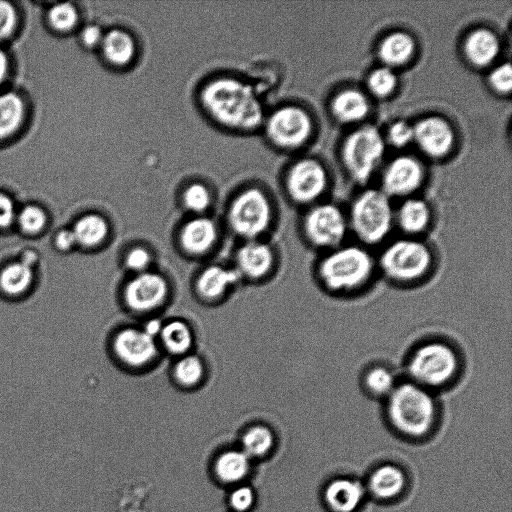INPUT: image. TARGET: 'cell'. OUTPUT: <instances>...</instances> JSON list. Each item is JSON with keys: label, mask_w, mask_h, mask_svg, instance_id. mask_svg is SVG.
<instances>
[{"label": "cell", "mask_w": 512, "mask_h": 512, "mask_svg": "<svg viewBox=\"0 0 512 512\" xmlns=\"http://www.w3.org/2000/svg\"><path fill=\"white\" fill-rule=\"evenodd\" d=\"M383 401L387 423L404 439L424 440L437 427L440 410L436 393L408 379L399 381Z\"/></svg>", "instance_id": "obj_1"}, {"label": "cell", "mask_w": 512, "mask_h": 512, "mask_svg": "<svg viewBox=\"0 0 512 512\" xmlns=\"http://www.w3.org/2000/svg\"><path fill=\"white\" fill-rule=\"evenodd\" d=\"M376 273V256L359 243H343L323 252L315 266L321 288L337 296L359 293L368 287Z\"/></svg>", "instance_id": "obj_2"}, {"label": "cell", "mask_w": 512, "mask_h": 512, "mask_svg": "<svg viewBox=\"0 0 512 512\" xmlns=\"http://www.w3.org/2000/svg\"><path fill=\"white\" fill-rule=\"evenodd\" d=\"M462 367L460 352L452 343L439 338L419 342L405 360L406 379L434 393L454 384Z\"/></svg>", "instance_id": "obj_3"}, {"label": "cell", "mask_w": 512, "mask_h": 512, "mask_svg": "<svg viewBox=\"0 0 512 512\" xmlns=\"http://www.w3.org/2000/svg\"><path fill=\"white\" fill-rule=\"evenodd\" d=\"M378 272L398 286L426 280L436 265L434 249L420 237L403 236L385 242L376 256Z\"/></svg>", "instance_id": "obj_4"}, {"label": "cell", "mask_w": 512, "mask_h": 512, "mask_svg": "<svg viewBox=\"0 0 512 512\" xmlns=\"http://www.w3.org/2000/svg\"><path fill=\"white\" fill-rule=\"evenodd\" d=\"M201 98L209 113L226 126L251 129L262 121V107L253 89L235 79L209 83Z\"/></svg>", "instance_id": "obj_5"}, {"label": "cell", "mask_w": 512, "mask_h": 512, "mask_svg": "<svg viewBox=\"0 0 512 512\" xmlns=\"http://www.w3.org/2000/svg\"><path fill=\"white\" fill-rule=\"evenodd\" d=\"M347 220L359 244L370 249L386 242L395 224L389 197L375 189L364 191L354 200Z\"/></svg>", "instance_id": "obj_6"}, {"label": "cell", "mask_w": 512, "mask_h": 512, "mask_svg": "<svg viewBox=\"0 0 512 512\" xmlns=\"http://www.w3.org/2000/svg\"><path fill=\"white\" fill-rule=\"evenodd\" d=\"M385 151L382 135L374 126H363L345 139L341 157L349 176L357 183H365L372 176Z\"/></svg>", "instance_id": "obj_7"}, {"label": "cell", "mask_w": 512, "mask_h": 512, "mask_svg": "<svg viewBox=\"0 0 512 512\" xmlns=\"http://www.w3.org/2000/svg\"><path fill=\"white\" fill-rule=\"evenodd\" d=\"M348 229L347 217L339 207L329 203L314 206L303 222L306 240L322 253L343 244Z\"/></svg>", "instance_id": "obj_8"}, {"label": "cell", "mask_w": 512, "mask_h": 512, "mask_svg": "<svg viewBox=\"0 0 512 512\" xmlns=\"http://www.w3.org/2000/svg\"><path fill=\"white\" fill-rule=\"evenodd\" d=\"M271 219L270 205L257 189L240 194L232 203L229 221L232 229L240 236L253 238L263 233Z\"/></svg>", "instance_id": "obj_9"}, {"label": "cell", "mask_w": 512, "mask_h": 512, "mask_svg": "<svg viewBox=\"0 0 512 512\" xmlns=\"http://www.w3.org/2000/svg\"><path fill=\"white\" fill-rule=\"evenodd\" d=\"M312 128L309 114L296 106H285L276 110L267 123L269 137L285 148H296L305 143Z\"/></svg>", "instance_id": "obj_10"}, {"label": "cell", "mask_w": 512, "mask_h": 512, "mask_svg": "<svg viewBox=\"0 0 512 512\" xmlns=\"http://www.w3.org/2000/svg\"><path fill=\"white\" fill-rule=\"evenodd\" d=\"M327 187V173L315 159H302L290 169L287 189L297 202L310 203L318 199Z\"/></svg>", "instance_id": "obj_11"}, {"label": "cell", "mask_w": 512, "mask_h": 512, "mask_svg": "<svg viewBox=\"0 0 512 512\" xmlns=\"http://www.w3.org/2000/svg\"><path fill=\"white\" fill-rule=\"evenodd\" d=\"M413 141L425 155L442 158L451 151L455 134L450 123L444 118L428 116L413 126Z\"/></svg>", "instance_id": "obj_12"}, {"label": "cell", "mask_w": 512, "mask_h": 512, "mask_svg": "<svg viewBox=\"0 0 512 512\" xmlns=\"http://www.w3.org/2000/svg\"><path fill=\"white\" fill-rule=\"evenodd\" d=\"M166 280L154 272H141L134 276L124 289L127 306L137 312H147L158 307L166 298Z\"/></svg>", "instance_id": "obj_13"}, {"label": "cell", "mask_w": 512, "mask_h": 512, "mask_svg": "<svg viewBox=\"0 0 512 512\" xmlns=\"http://www.w3.org/2000/svg\"><path fill=\"white\" fill-rule=\"evenodd\" d=\"M364 482L367 496L389 503L401 498L408 487L406 471L394 463H382L371 470Z\"/></svg>", "instance_id": "obj_14"}, {"label": "cell", "mask_w": 512, "mask_h": 512, "mask_svg": "<svg viewBox=\"0 0 512 512\" xmlns=\"http://www.w3.org/2000/svg\"><path fill=\"white\" fill-rule=\"evenodd\" d=\"M367 497L364 482L350 476L332 478L322 490V501L329 512H357Z\"/></svg>", "instance_id": "obj_15"}, {"label": "cell", "mask_w": 512, "mask_h": 512, "mask_svg": "<svg viewBox=\"0 0 512 512\" xmlns=\"http://www.w3.org/2000/svg\"><path fill=\"white\" fill-rule=\"evenodd\" d=\"M423 179V167L417 159L399 156L384 171L383 192L387 196H407L419 188Z\"/></svg>", "instance_id": "obj_16"}, {"label": "cell", "mask_w": 512, "mask_h": 512, "mask_svg": "<svg viewBox=\"0 0 512 512\" xmlns=\"http://www.w3.org/2000/svg\"><path fill=\"white\" fill-rule=\"evenodd\" d=\"M113 349L122 362L132 367L146 365L157 354L155 338L137 328L120 330L114 338Z\"/></svg>", "instance_id": "obj_17"}, {"label": "cell", "mask_w": 512, "mask_h": 512, "mask_svg": "<svg viewBox=\"0 0 512 512\" xmlns=\"http://www.w3.org/2000/svg\"><path fill=\"white\" fill-rule=\"evenodd\" d=\"M463 50L466 59L472 65L485 67L498 57L500 41L493 31L487 28H477L466 36Z\"/></svg>", "instance_id": "obj_18"}, {"label": "cell", "mask_w": 512, "mask_h": 512, "mask_svg": "<svg viewBox=\"0 0 512 512\" xmlns=\"http://www.w3.org/2000/svg\"><path fill=\"white\" fill-rule=\"evenodd\" d=\"M394 222L404 236L419 237L430 225L431 210L424 200L409 198L394 213Z\"/></svg>", "instance_id": "obj_19"}, {"label": "cell", "mask_w": 512, "mask_h": 512, "mask_svg": "<svg viewBox=\"0 0 512 512\" xmlns=\"http://www.w3.org/2000/svg\"><path fill=\"white\" fill-rule=\"evenodd\" d=\"M236 259L237 271L249 278L256 279L264 276L271 269L273 253L268 245L250 241L239 249Z\"/></svg>", "instance_id": "obj_20"}, {"label": "cell", "mask_w": 512, "mask_h": 512, "mask_svg": "<svg viewBox=\"0 0 512 512\" xmlns=\"http://www.w3.org/2000/svg\"><path fill=\"white\" fill-rule=\"evenodd\" d=\"M330 109L334 118L341 123H356L369 112V102L361 91L353 88L338 92L332 99Z\"/></svg>", "instance_id": "obj_21"}, {"label": "cell", "mask_w": 512, "mask_h": 512, "mask_svg": "<svg viewBox=\"0 0 512 512\" xmlns=\"http://www.w3.org/2000/svg\"><path fill=\"white\" fill-rule=\"evenodd\" d=\"M415 41L405 31L387 34L380 42L378 56L384 66L392 68L406 64L415 53Z\"/></svg>", "instance_id": "obj_22"}, {"label": "cell", "mask_w": 512, "mask_h": 512, "mask_svg": "<svg viewBox=\"0 0 512 512\" xmlns=\"http://www.w3.org/2000/svg\"><path fill=\"white\" fill-rule=\"evenodd\" d=\"M183 248L191 254H202L216 240V227L208 218L198 217L185 224L180 236Z\"/></svg>", "instance_id": "obj_23"}, {"label": "cell", "mask_w": 512, "mask_h": 512, "mask_svg": "<svg viewBox=\"0 0 512 512\" xmlns=\"http://www.w3.org/2000/svg\"><path fill=\"white\" fill-rule=\"evenodd\" d=\"M400 380L395 372L384 364L367 367L361 377L364 391L372 398L385 400Z\"/></svg>", "instance_id": "obj_24"}, {"label": "cell", "mask_w": 512, "mask_h": 512, "mask_svg": "<svg viewBox=\"0 0 512 512\" xmlns=\"http://www.w3.org/2000/svg\"><path fill=\"white\" fill-rule=\"evenodd\" d=\"M239 277L240 273L237 270L210 266L200 274L197 289L202 296L213 299L221 296L239 280Z\"/></svg>", "instance_id": "obj_25"}, {"label": "cell", "mask_w": 512, "mask_h": 512, "mask_svg": "<svg viewBox=\"0 0 512 512\" xmlns=\"http://www.w3.org/2000/svg\"><path fill=\"white\" fill-rule=\"evenodd\" d=\"M25 118V104L17 93L0 94V142L13 136Z\"/></svg>", "instance_id": "obj_26"}, {"label": "cell", "mask_w": 512, "mask_h": 512, "mask_svg": "<svg viewBox=\"0 0 512 512\" xmlns=\"http://www.w3.org/2000/svg\"><path fill=\"white\" fill-rule=\"evenodd\" d=\"M248 456L241 451H226L218 456L214 465L217 479L225 484L242 480L248 473Z\"/></svg>", "instance_id": "obj_27"}, {"label": "cell", "mask_w": 512, "mask_h": 512, "mask_svg": "<svg viewBox=\"0 0 512 512\" xmlns=\"http://www.w3.org/2000/svg\"><path fill=\"white\" fill-rule=\"evenodd\" d=\"M101 45L105 58L112 64L125 65L134 56V41L122 30L109 31L103 36Z\"/></svg>", "instance_id": "obj_28"}, {"label": "cell", "mask_w": 512, "mask_h": 512, "mask_svg": "<svg viewBox=\"0 0 512 512\" xmlns=\"http://www.w3.org/2000/svg\"><path fill=\"white\" fill-rule=\"evenodd\" d=\"M72 232L77 244L84 247H94L106 238L108 225L101 216L89 214L81 217L75 223Z\"/></svg>", "instance_id": "obj_29"}, {"label": "cell", "mask_w": 512, "mask_h": 512, "mask_svg": "<svg viewBox=\"0 0 512 512\" xmlns=\"http://www.w3.org/2000/svg\"><path fill=\"white\" fill-rule=\"evenodd\" d=\"M166 350L174 355L185 354L192 345V332L181 320H172L162 326L159 334Z\"/></svg>", "instance_id": "obj_30"}, {"label": "cell", "mask_w": 512, "mask_h": 512, "mask_svg": "<svg viewBox=\"0 0 512 512\" xmlns=\"http://www.w3.org/2000/svg\"><path fill=\"white\" fill-rule=\"evenodd\" d=\"M32 282V271L25 263H13L0 273V288L8 295L25 292Z\"/></svg>", "instance_id": "obj_31"}, {"label": "cell", "mask_w": 512, "mask_h": 512, "mask_svg": "<svg viewBox=\"0 0 512 512\" xmlns=\"http://www.w3.org/2000/svg\"><path fill=\"white\" fill-rule=\"evenodd\" d=\"M273 445V433L266 426H253L242 436L243 452L248 457H263L271 451Z\"/></svg>", "instance_id": "obj_32"}, {"label": "cell", "mask_w": 512, "mask_h": 512, "mask_svg": "<svg viewBox=\"0 0 512 512\" xmlns=\"http://www.w3.org/2000/svg\"><path fill=\"white\" fill-rule=\"evenodd\" d=\"M204 368L202 361L195 355L181 357L174 367L176 380L185 386L195 385L203 376Z\"/></svg>", "instance_id": "obj_33"}, {"label": "cell", "mask_w": 512, "mask_h": 512, "mask_svg": "<svg viewBox=\"0 0 512 512\" xmlns=\"http://www.w3.org/2000/svg\"><path fill=\"white\" fill-rule=\"evenodd\" d=\"M397 78L393 70L382 66L374 69L367 78V86L370 92L380 98L389 96L395 90Z\"/></svg>", "instance_id": "obj_34"}, {"label": "cell", "mask_w": 512, "mask_h": 512, "mask_svg": "<svg viewBox=\"0 0 512 512\" xmlns=\"http://www.w3.org/2000/svg\"><path fill=\"white\" fill-rule=\"evenodd\" d=\"M51 27L58 32H67L74 28L78 21L76 8L70 3H59L48 12Z\"/></svg>", "instance_id": "obj_35"}, {"label": "cell", "mask_w": 512, "mask_h": 512, "mask_svg": "<svg viewBox=\"0 0 512 512\" xmlns=\"http://www.w3.org/2000/svg\"><path fill=\"white\" fill-rule=\"evenodd\" d=\"M17 221L21 230L29 234H35L44 228L46 215L40 207L29 205L19 212Z\"/></svg>", "instance_id": "obj_36"}, {"label": "cell", "mask_w": 512, "mask_h": 512, "mask_svg": "<svg viewBox=\"0 0 512 512\" xmlns=\"http://www.w3.org/2000/svg\"><path fill=\"white\" fill-rule=\"evenodd\" d=\"M185 206L196 213L204 211L210 203V195L205 186L195 183L189 186L184 193Z\"/></svg>", "instance_id": "obj_37"}, {"label": "cell", "mask_w": 512, "mask_h": 512, "mask_svg": "<svg viewBox=\"0 0 512 512\" xmlns=\"http://www.w3.org/2000/svg\"><path fill=\"white\" fill-rule=\"evenodd\" d=\"M490 86L500 94H508L512 88V69L510 63H502L489 74Z\"/></svg>", "instance_id": "obj_38"}, {"label": "cell", "mask_w": 512, "mask_h": 512, "mask_svg": "<svg viewBox=\"0 0 512 512\" xmlns=\"http://www.w3.org/2000/svg\"><path fill=\"white\" fill-rule=\"evenodd\" d=\"M388 140L397 148L405 147L413 141V126L404 120L395 121L388 129Z\"/></svg>", "instance_id": "obj_39"}, {"label": "cell", "mask_w": 512, "mask_h": 512, "mask_svg": "<svg viewBox=\"0 0 512 512\" xmlns=\"http://www.w3.org/2000/svg\"><path fill=\"white\" fill-rule=\"evenodd\" d=\"M17 14L13 5L0 1V41L9 38L16 27Z\"/></svg>", "instance_id": "obj_40"}, {"label": "cell", "mask_w": 512, "mask_h": 512, "mask_svg": "<svg viewBox=\"0 0 512 512\" xmlns=\"http://www.w3.org/2000/svg\"><path fill=\"white\" fill-rule=\"evenodd\" d=\"M151 261V255L148 250L142 247L131 249L126 256V266L137 273L145 272Z\"/></svg>", "instance_id": "obj_41"}, {"label": "cell", "mask_w": 512, "mask_h": 512, "mask_svg": "<svg viewBox=\"0 0 512 512\" xmlns=\"http://www.w3.org/2000/svg\"><path fill=\"white\" fill-rule=\"evenodd\" d=\"M254 501L253 491L246 486L235 489L230 495V504L232 508L239 512L248 510Z\"/></svg>", "instance_id": "obj_42"}, {"label": "cell", "mask_w": 512, "mask_h": 512, "mask_svg": "<svg viewBox=\"0 0 512 512\" xmlns=\"http://www.w3.org/2000/svg\"><path fill=\"white\" fill-rule=\"evenodd\" d=\"M16 218L15 207L12 200L0 193V229L9 227Z\"/></svg>", "instance_id": "obj_43"}, {"label": "cell", "mask_w": 512, "mask_h": 512, "mask_svg": "<svg viewBox=\"0 0 512 512\" xmlns=\"http://www.w3.org/2000/svg\"><path fill=\"white\" fill-rule=\"evenodd\" d=\"M103 36L101 29L96 25L85 27L81 33L82 42L87 47H94L100 44Z\"/></svg>", "instance_id": "obj_44"}, {"label": "cell", "mask_w": 512, "mask_h": 512, "mask_svg": "<svg viewBox=\"0 0 512 512\" xmlns=\"http://www.w3.org/2000/svg\"><path fill=\"white\" fill-rule=\"evenodd\" d=\"M56 246L62 250H69L75 246L76 239L72 230H62L56 236Z\"/></svg>", "instance_id": "obj_45"}, {"label": "cell", "mask_w": 512, "mask_h": 512, "mask_svg": "<svg viewBox=\"0 0 512 512\" xmlns=\"http://www.w3.org/2000/svg\"><path fill=\"white\" fill-rule=\"evenodd\" d=\"M163 324L158 319H151L146 322L143 331L147 333L149 336L155 338L159 336Z\"/></svg>", "instance_id": "obj_46"}, {"label": "cell", "mask_w": 512, "mask_h": 512, "mask_svg": "<svg viewBox=\"0 0 512 512\" xmlns=\"http://www.w3.org/2000/svg\"><path fill=\"white\" fill-rule=\"evenodd\" d=\"M9 68V62L6 53L0 47V85L5 80Z\"/></svg>", "instance_id": "obj_47"}]
</instances>
